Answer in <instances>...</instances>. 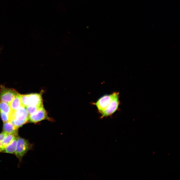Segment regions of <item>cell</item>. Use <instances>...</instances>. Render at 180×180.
Segmentation results:
<instances>
[{"label":"cell","mask_w":180,"mask_h":180,"mask_svg":"<svg viewBox=\"0 0 180 180\" xmlns=\"http://www.w3.org/2000/svg\"><path fill=\"white\" fill-rule=\"evenodd\" d=\"M2 49V48H0V54L1 52V50Z\"/></svg>","instance_id":"obj_16"},{"label":"cell","mask_w":180,"mask_h":180,"mask_svg":"<svg viewBox=\"0 0 180 180\" xmlns=\"http://www.w3.org/2000/svg\"><path fill=\"white\" fill-rule=\"evenodd\" d=\"M18 136V134H6L3 140L0 152H2L6 147L11 143L15 138Z\"/></svg>","instance_id":"obj_9"},{"label":"cell","mask_w":180,"mask_h":180,"mask_svg":"<svg viewBox=\"0 0 180 180\" xmlns=\"http://www.w3.org/2000/svg\"><path fill=\"white\" fill-rule=\"evenodd\" d=\"M43 106V105H30L26 107V108L29 115L34 113L39 108Z\"/></svg>","instance_id":"obj_13"},{"label":"cell","mask_w":180,"mask_h":180,"mask_svg":"<svg viewBox=\"0 0 180 180\" xmlns=\"http://www.w3.org/2000/svg\"><path fill=\"white\" fill-rule=\"evenodd\" d=\"M113 93L105 94L101 97L94 103L99 112L101 114L110 103L113 97Z\"/></svg>","instance_id":"obj_6"},{"label":"cell","mask_w":180,"mask_h":180,"mask_svg":"<svg viewBox=\"0 0 180 180\" xmlns=\"http://www.w3.org/2000/svg\"><path fill=\"white\" fill-rule=\"evenodd\" d=\"M47 116L46 111L43 106L34 113L29 115L28 120L30 122L36 123L46 119Z\"/></svg>","instance_id":"obj_7"},{"label":"cell","mask_w":180,"mask_h":180,"mask_svg":"<svg viewBox=\"0 0 180 180\" xmlns=\"http://www.w3.org/2000/svg\"><path fill=\"white\" fill-rule=\"evenodd\" d=\"M21 100L22 106L26 108L30 105H43L42 96L40 94H21Z\"/></svg>","instance_id":"obj_2"},{"label":"cell","mask_w":180,"mask_h":180,"mask_svg":"<svg viewBox=\"0 0 180 180\" xmlns=\"http://www.w3.org/2000/svg\"><path fill=\"white\" fill-rule=\"evenodd\" d=\"M0 112L11 115L12 112L9 104L5 102L0 101Z\"/></svg>","instance_id":"obj_12"},{"label":"cell","mask_w":180,"mask_h":180,"mask_svg":"<svg viewBox=\"0 0 180 180\" xmlns=\"http://www.w3.org/2000/svg\"><path fill=\"white\" fill-rule=\"evenodd\" d=\"M18 136L15 138L2 152L5 153L14 154L17 147Z\"/></svg>","instance_id":"obj_10"},{"label":"cell","mask_w":180,"mask_h":180,"mask_svg":"<svg viewBox=\"0 0 180 180\" xmlns=\"http://www.w3.org/2000/svg\"><path fill=\"white\" fill-rule=\"evenodd\" d=\"M18 93L14 89L6 87L4 86H0V100L8 104L18 94Z\"/></svg>","instance_id":"obj_4"},{"label":"cell","mask_w":180,"mask_h":180,"mask_svg":"<svg viewBox=\"0 0 180 180\" xmlns=\"http://www.w3.org/2000/svg\"><path fill=\"white\" fill-rule=\"evenodd\" d=\"M32 145L24 138L18 137L16 149L14 154L20 161L28 151L31 149Z\"/></svg>","instance_id":"obj_3"},{"label":"cell","mask_w":180,"mask_h":180,"mask_svg":"<svg viewBox=\"0 0 180 180\" xmlns=\"http://www.w3.org/2000/svg\"><path fill=\"white\" fill-rule=\"evenodd\" d=\"M6 134L3 132L0 133V152L2 146L3 140Z\"/></svg>","instance_id":"obj_15"},{"label":"cell","mask_w":180,"mask_h":180,"mask_svg":"<svg viewBox=\"0 0 180 180\" xmlns=\"http://www.w3.org/2000/svg\"><path fill=\"white\" fill-rule=\"evenodd\" d=\"M3 130V132L6 134H18V128L10 121L4 123Z\"/></svg>","instance_id":"obj_8"},{"label":"cell","mask_w":180,"mask_h":180,"mask_svg":"<svg viewBox=\"0 0 180 180\" xmlns=\"http://www.w3.org/2000/svg\"><path fill=\"white\" fill-rule=\"evenodd\" d=\"M29 114L24 107L22 106L11 114L10 121L18 128L26 124L28 120Z\"/></svg>","instance_id":"obj_1"},{"label":"cell","mask_w":180,"mask_h":180,"mask_svg":"<svg viewBox=\"0 0 180 180\" xmlns=\"http://www.w3.org/2000/svg\"><path fill=\"white\" fill-rule=\"evenodd\" d=\"M0 114L2 120L4 123L10 121L11 115L1 112H0Z\"/></svg>","instance_id":"obj_14"},{"label":"cell","mask_w":180,"mask_h":180,"mask_svg":"<svg viewBox=\"0 0 180 180\" xmlns=\"http://www.w3.org/2000/svg\"><path fill=\"white\" fill-rule=\"evenodd\" d=\"M21 97V94H18L9 104L12 112L15 111L22 106Z\"/></svg>","instance_id":"obj_11"},{"label":"cell","mask_w":180,"mask_h":180,"mask_svg":"<svg viewBox=\"0 0 180 180\" xmlns=\"http://www.w3.org/2000/svg\"><path fill=\"white\" fill-rule=\"evenodd\" d=\"M118 92H113V97L108 106L101 113V117L109 116L113 114L118 108L119 102Z\"/></svg>","instance_id":"obj_5"}]
</instances>
